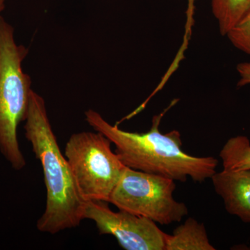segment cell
Segmentation results:
<instances>
[{
  "label": "cell",
  "instance_id": "7c38bea8",
  "mask_svg": "<svg viewBox=\"0 0 250 250\" xmlns=\"http://www.w3.org/2000/svg\"><path fill=\"white\" fill-rule=\"evenodd\" d=\"M236 70L240 76L237 85L243 87L250 84V62H245L238 64Z\"/></svg>",
  "mask_w": 250,
  "mask_h": 250
},
{
  "label": "cell",
  "instance_id": "6da1fadb",
  "mask_svg": "<svg viewBox=\"0 0 250 250\" xmlns=\"http://www.w3.org/2000/svg\"><path fill=\"white\" fill-rule=\"evenodd\" d=\"M169 108L154 116L151 129L146 133L120 129L93 109L85 111V121L114 145L115 152L126 167L181 182H187L188 177L199 183L211 178L216 172L218 159L213 156L197 157L184 152L177 130L161 132L159 125Z\"/></svg>",
  "mask_w": 250,
  "mask_h": 250
},
{
  "label": "cell",
  "instance_id": "5b68a950",
  "mask_svg": "<svg viewBox=\"0 0 250 250\" xmlns=\"http://www.w3.org/2000/svg\"><path fill=\"white\" fill-rule=\"evenodd\" d=\"M175 181L126 167L109 203L118 209L146 217L161 225L179 223L188 210L174 200Z\"/></svg>",
  "mask_w": 250,
  "mask_h": 250
},
{
  "label": "cell",
  "instance_id": "52a82bcc",
  "mask_svg": "<svg viewBox=\"0 0 250 250\" xmlns=\"http://www.w3.org/2000/svg\"><path fill=\"white\" fill-rule=\"evenodd\" d=\"M216 193L223 199L229 214L250 223V169L223 170L211 177Z\"/></svg>",
  "mask_w": 250,
  "mask_h": 250
},
{
  "label": "cell",
  "instance_id": "8992f818",
  "mask_svg": "<svg viewBox=\"0 0 250 250\" xmlns=\"http://www.w3.org/2000/svg\"><path fill=\"white\" fill-rule=\"evenodd\" d=\"M83 218L92 220L100 235H111L126 250H166L167 233L152 220L126 210L113 211L108 202H85Z\"/></svg>",
  "mask_w": 250,
  "mask_h": 250
},
{
  "label": "cell",
  "instance_id": "7a4b0ae2",
  "mask_svg": "<svg viewBox=\"0 0 250 250\" xmlns=\"http://www.w3.org/2000/svg\"><path fill=\"white\" fill-rule=\"evenodd\" d=\"M24 122L25 138L40 161L47 191L45 209L38 220V230L55 234L77 228L84 220L85 202L79 193L70 166L59 147L45 100L33 90Z\"/></svg>",
  "mask_w": 250,
  "mask_h": 250
},
{
  "label": "cell",
  "instance_id": "3957f363",
  "mask_svg": "<svg viewBox=\"0 0 250 250\" xmlns=\"http://www.w3.org/2000/svg\"><path fill=\"white\" fill-rule=\"evenodd\" d=\"M27 54V48L16 43L14 28L0 16V152L16 170L27 164L18 126L25 120L32 91L30 77L22 67Z\"/></svg>",
  "mask_w": 250,
  "mask_h": 250
},
{
  "label": "cell",
  "instance_id": "5bb4252c",
  "mask_svg": "<svg viewBox=\"0 0 250 250\" xmlns=\"http://www.w3.org/2000/svg\"><path fill=\"white\" fill-rule=\"evenodd\" d=\"M5 1L6 0H0V13L5 9Z\"/></svg>",
  "mask_w": 250,
  "mask_h": 250
},
{
  "label": "cell",
  "instance_id": "277c9868",
  "mask_svg": "<svg viewBox=\"0 0 250 250\" xmlns=\"http://www.w3.org/2000/svg\"><path fill=\"white\" fill-rule=\"evenodd\" d=\"M102 133L82 131L70 136L65 145L66 158L77 190L84 202L109 199L126 166Z\"/></svg>",
  "mask_w": 250,
  "mask_h": 250
},
{
  "label": "cell",
  "instance_id": "ba28073f",
  "mask_svg": "<svg viewBox=\"0 0 250 250\" xmlns=\"http://www.w3.org/2000/svg\"><path fill=\"white\" fill-rule=\"evenodd\" d=\"M210 244L203 223L188 218L177 227L172 235L167 234L166 250H215Z\"/></svg>",
  "mask_w": 250,
  "mask_h": 250
},
{
  "label": "cell",
  "instance_id": "4fadbf2b",
  "mask_svg": "<svg viewBox=\"0 0 250 250\" xmlns=\"http://www.w3.org/2000/svg\"><path fill=\"white\" fill-rule=\"evenodd\" d=\"M188 16L189 18V21L190 18H192V15H193L194 9H195V0H188Z\"/></svg>",
  "mask_w": 250,
  "mask_h": 250
},
{
  "label": "cell",
  "instance_id": "9c48e42d",
  "mask_svg": "<svg viewBox=\"0 0 250 250\" xmlns=\"http://www.w3.org/2000/svg\"><path fill=\"white\" fill-rule=\"evenodd\" d=\"M213 16L222 36L227 34L250 10V0H210Z\"/></svg>",
  "mask_w": 250,
  "mask_h": 250
},
{
  "label": "cell",
  "instance_id": "30bf717a",
  "mask_svg": "<svg viewBox=\"0 0 250 250\" xmlns=\"http://www.w3.org/2000/svg\"><path fill=\"white\" fill-rule=\"evenodd\" d=\"M224 170L238 171L250 169V141L246 136L231 138L220 152Z\"/></svg>",
  "mask_w": 250,
  "mask_h": 250
},
{
  "label": "cell",
  "instance_id": "8fae6325",
  "mask_svg": "<svg viewBox=\"0 0 250 250\" xmlns=\"http://www.w3.org/2000/svg\"><path fill=\"white\" fill-rule=\"evenodd\" d=\"M226 36L233 47L250 56V10Z\"/></svg>",
  "mask_w": 250,
  "mask_h": 250
}]
</instances>
